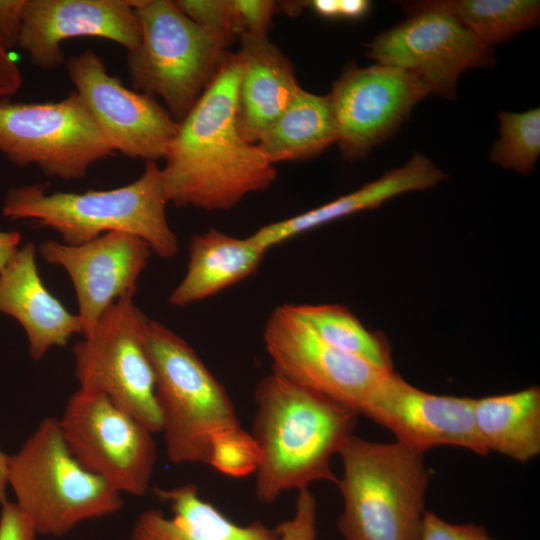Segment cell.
<instances>
[{
    "label": "cell",
    "instance_id": "d6a6232c",
    "mask_svg": "<svg viewBox=\"0 0 540 540\" xmlns=\"http://www.w3.org/2000/svg\"><path fill=\"white\" fill-rule=\"evenodd\" d=\"M0 540H36L37 532L16 503L1 504Z\"/></svg>",
    "mask_w": 540,
    "mask_h": 540
},
{
    "label": "cell",
    "instance_id": "9c48e42d",
    "mask_svg": "<svg viewBox=\"0 0 540 540\" xmlns=\"http://www.w3.org/2000/svg\"><path fill=\"white\" fill-rule=\"evenodd\" d=\"M113 153L76 91L59 101H0V154L15 166L78 180Z\"/></svg>",
    "mask_w": 540,
    "mask_h": 540
},
{
    "label": "cell",
    "instance_id": "6da1fadb",
    "mask_svg": "<svg viewBox=\"0 0 540 540\" xmlns=\"http://www.w3.org/2000/svg\"><path fill=\"white\" fill-rule=\"evenodd\" d=\"M240 73L238 53L226 51L201 96L179 122L162 168L169 203L226 211L276 180L275 165L239 132Z\"/></svg>",
    "mask_w": 540,
    "mask_h": 540
},
{
    "label": "cell",
    "instance_id": "5bb4252c",
    "mask_svg": "<svg viewBox=\"0 0 540 540\" xmlns=\"http://www.w3.org/2000/svg\"><path fill=\"white\" fill-rule=\"evenodd\" d=\"M430 89L416 74L374 64L350 67L327 95L343 156L358 159L389 139Z\"/></svg>",
    "mask_w": 540,
    "mask_h": 540
},
{
    "label": "cell",
    "instance_id": "d590c367",
    "mask_svg": "<svg viewBox=\"0 0 540 540\" xmlns=\"http://www.w3.org/2000/svg\"><path fill=\"white\" fill-rule=\"evenodd\" d=\"M21 235L18 232L0 231V270L19 249Z\"/></svg>",
    "mask_w": 540,
    "mask_h": 540
},
{
    "label": "cell",
    "instance_id": "ba28073f",
    "mask_svg": "<svg viewBox=\"0 0 540 540\" xmlns=\"http://www.w3.org/2000/svg\"><path fill=\"white\" fill-rule=\"evenodd\" d=\"M135 293L115 301L94 327L72 347L80 388L99 392L153 433L162 416L155 377L142 343L149 318L134 302Z\"/></svg>",
    "mask_w": 540,
    "mask_h": 540
},
{
    "label": "cell",
    "instance_id": "836d02e7",
    "mask_svg": "<svg viewBox=\"0 0 540 540\" xmlns=\"http://www.w3.org/2000/svg\"><path fill=\"white\" fill-rule=\"evenodd\" d=\"M26 0H0V45L6 50L18 46Z\"/></svg>",
    "mask_w": 540,
    "mask_h": 540
},
{
    "label": "cell",
    "instance_id": "1f68e13d",
    "mask_svg": "<svg viewBox=\"0 0 540 540\" xmlns=\"http://www.w3.org/2000/svg\"><path fill=\"white\" fill-rule=\"evenodd\" d=\"M417 540H495L475 524H451L425 511Z\"/></svg>",
    "mask_w": 540,
    "mask_h": 540
},
{
    "label": "cell",
    "instance_id": "8992f818",
    "mask_svg": "<svg viewBox=\"0 0 540 540\" xmlns=\"http://www.w3.org/2000/svg\"><path fill=\"white\" fill-rule=\"evenodd\" d=\"M142 343L155 377L168 459L208 464L213 437L240 425L230 396L194 349L166 325L149 319Z\"/></svg>",
    "mask_w": 540,
    "mask_h": 540
},
{
    "label": "cell",
    "instance_id": "e575fe53",
    "mask_svg": "<svg viewBox=\"0 0 540 540\" xmlns=\"http://www.w3.org/2000/svg\"><path fill=\"white\" fill-rule=\"evenodd\" d=\"M22 74L16 63L0 45V101L8 99L22 86Z\"/></svg>",
    "mask_w": 540,
    "mask_h": 540
},
{
    "label": "cell",
    "instance_id": "ffe728a7",
    "mask_svg": "<svg viewBox=\"0 0 540 540\" xmlns=\"http://www.w3.org/2000/svg\"><path fill=\"white\" fill-rule=\"evenodd\" d=\"M444 174L427 157L415 154L406 164L390 170L357 190L317 208L265 225L249 236L268 251L316 227L339 218L375 208L406 192L425 190L438 184Z\"/></svg>",
    "mask_w": 540,
    "mask_h": 540
},
{
    "label": "cell",
    "instance_id": "44dd1931",
    "mask_svg": "<svg viewBox=\"0 0 540 540\" xmlns=\"http://www.w3.org/2000/svg\"><path fill=\"white\" fill-rule=\"evenodd\" d=\"M155 495L170 505L172 517L147 509L137 517L130 540H276V529L260 522L241 526L202 499L198 486L183 484L155 488Z\"/></svg>",
    "mask_w": 540,
    "mask_h": 540
},
{
    "label": "cell",
    "instance_id": "4fadbf2b",
    "mask_svg": "<svg viewBox=\"0 0 540 540\" xmlns=\"http://www.w3.org/2000/svg\"><path fill=\"white\" fill-rule=\"evenodd\" d=\"M378 64L418 75L431 93L456 99L461 74L495 64L492 48L478 40L449 14L421 11L365 44Z\"/></svg>",
    "mask_w": 540,
    "mask_h": 540
},
{
    "label": "cell",
    "instance_id": "f35d334b",
    "mask_svg": "<svg viewBox=\"0 0 540 540\" xmlns=\"http://www.w3.org/2000/svg\"><path fill=\"white\" fill-rule=\"evenodd\" d=\"M9 456L0 450V504L7 501L6 499V489L8 487L7 482V470Z\"/></svg>",
    "mask_w": 540,
    "mask_h": 540
},
{
    "label": "cell",
    "instance_id": "30bf717a",
    "mask_svg": "<svg viewBox=\"0 0 540 540\" xmlns=\"http://www.w3.org/2000/svg\"><path fill=\"white\" fill-rule=\"evenodd\" d=\"M75 458L123 494L143 496L150 489L157 446L137 418L105 395L79 388L58 419Z\"/></svg>",
    "mask_w": 540,
    "mask_h": 540
},
{
    "label": "cell",
    "instance_id": "7c38bea8",
    "mask_svg": "<svg viewBox=\"0 0 540 540\" xmlns=\"http://www.w3.org/2000/svg\"><path fill=\"white\" fill-rule=\"evenodd\" d=\"M66 70L114 152L145 162L166 158L179 123L154 97L125 87L91 49L70 57Z\"/></svg>",
    "mask_w": 540,
    "mask_h": 540
},
{
    "label": "cell",
    "instance_id": "52a82bcc",
    "mask_svg": "<svg viewBox=\"0 0 540 540\" xmlns=\"http://www.w3.org/2000/svg\"><path fill=\"white\" fill-rule=\"evenodd\" d=\"M141 39L127 52L133 90L159 96L176 122L195 105L226 52L170 0H136Z\"/></svg>",
    "mask_w": 540,
    "mask_h": 540
},
{
    "label": "cell",
    "instance_id": "7402d4cb",
    "mask_svg": "<svg viewBox=\"0 0 540 540\" xmlns=\"http://www.w3.org/2000/svg\"><path fill=\"white\" fill-rule=\"evenodd\" d=\"M266 252L249 236L238 238L213 228L192 235L185 275L168 302L184 307L218 294L255 274Z\"/></svg>",
    "mask_w": 540,
    "mask_h": 540
},
{
    "label": "cell",
    "instance_id": "83f0119b",
    "mask_svg": "<svg viewBox=\"0 0 540 540\" xmlns=\"http://www.w3.org/2000/svg\"><path fill=\"white\" fill-rule=\"evenodd\" d=\"M260 461L258 443L240 425L225 429L212 439L208 465L226 476L243 478L256 473Z\"/></svg>",
    "mask_w": 540,
    "mask_h": 540
},
{
    "label": "cell",
    "instance_id": "4dcf8cb0",
    "mask_svg": "<svg viewBox=\"0 0 540 540\" xmlns=\"http://www.w3.org/2000/svg\"><path fill=\"white\" fill-rule=\"evenodd\" d=\"M240 36H267L277 3L269 0H231Z\"/></svg>",
    "mask_w": 540,
    "mask_h": 540
},
{
    "label": "cell",
    "instance_id": "4316f807",
    "mask_svg": "<svg viewBox=\"0 0 540 540\" xmlns=\"http://www.w3.org/2000/svg\"><path fill=\"white\" fill-rule=\"evenodd\" d=\"M499 138L491 151V160L503 168L529 174L540 154V109L515 113L499 111Z\"/></svg>",
    "mask_w": 540,
    "mask_h": 540
},
{
    "label": "cell",
    "instance_id": "ac0fdd59",
    "mask_svg": "<svg viewBox=\"0 0 540 540\" xmlns=\"http://www.w3.org/2000/svg\"><path fill=\"white\" fill-rule=\"evenodd\" d=\"M35 255V245L26 243L0 270V312L22 325L31 357L41 360L50 349L83 334V328L78 315L69 312L42 282Z\"/></svg>",
    "mask_w": 540,
    "mask_h": 540
},
{
    "label": "cell",
    "instance_id": "7a4b0ae2",
    "mask_svg": "<svg viewBox=\"0 0 540 540\" xmlns=\"http://www.w3.org/2000/svg\"><path fill=\"white\" fill-rule=\"evenodd\" d=\"M250 432L259 445L255 495L272 504L289 490L315 481L337 485L331 457L353 435L357 413L272 370L254 389Z\"/></svg>",
    "mask_w": 540,
    "mask_h": 540
},
{
    "label": "cell",
    "instance_id": "9a60e30c",
    "mask_svg": "<svg viewBox=\"0 0 540 540\" xmlns=\"http://www.w3.org/2000/svg\"><path fill=\"white\" fill-rule=\"evenodd\" d=\"M39 253L69 275L84 336L115 301L136 293L153 252L143 239L114 231L79 245L47 240L40 244Z\"/></svg>",
    "mask_w": 540,
    "mask_h": 540
},
{
    "label": "cell",
    "instance_id": "277c9868",
    "mask_svg": "<svg viewBox=\"0 0 540 540\" xmlns=\"http://www.w3.org/2000/svg\"><path fill=\"white\" fill-rule=\"evenodd\" d=\"M338 454L344 507L337 527L344 539L417 540L429 481L424 453L353 434Z\"/></svg>",
    "mask_w": 540,
    "mask_h": 540
},
{
    "label": "cell",
    "instance_id": "8d00e7d4",
    "mask_svg": "<svg viewBox=\"0 0 540 540\" xmlns=\"http://www.w3.org/2000/svg\"><path fill=\"white\" fill-rule=\"evenodd\" d=\"M370 2L366 0H338V17L358 18L369 9Z\"/></svg>",
    "mask_w": 540,
    "mask_h": 540
},
{
    "label": "cell",
    "instance_id": "f546056e",
    "mask_svg": "<svg viewBox=\"0 0 540 540\" xmlns=\"http://www.w3.org/2000/svg\"><path fill=\"white\" fill-rule=\"evenodd\" d=\"M316 501L309 488L298 491L295 513L275 529L276 540H314L316 536Z\"/></svg>",
    "mask_w": 540,
    "mask_h": 540
},
{
    "label": "cell",
    "instance_id": "603a6c76",
    "mask_svg": "<svg viewBox=\"0 0 540 540\" xmlns=\"http://www.w3.org/2000/svg\"><path fill=\"white\" fill-rule=\"evenodd\" d=\"M477 433L489 451L527 463L540 453V390L473 398Z\"/></svg>",
    "mask_w": 540,
    "mask_h": 540
},
{
    "label": "cell",
    "instance_id": "d6986e66",
    "mask_svg": "<svg viewBox=\"0 0 540 540\" xmlns=\"http://www.w3.org/2000/svg\"><path fill=\"white\" fill-rule=\"evenodd\" d=\"M236 122L242 137L256 144L301 89L286 55L267 36L243 34Z\"/></svg>",
    "mask_w": 540,
    "mask_h": 540
},
{
    "label": "cell",
    "instance_id": "3957f363",
    "mask_svg": "<svg viewBox=\"0 0 540 540\" xmlns=\"http://www.w3.org/2000/svg\"><path fill=\"white\" fill-rule=\"evenodd\" d=\"M168 203L162 168L146 162L140 177L109 190L47 193L41 184L12 187L2 214L48 227L68 245L83 244L108 232H126L147 242L157 256L170 259L178 253L179 242L166 217Z\"/></svg>",
    "mask_w": 540,
    "mask_h": 540
},
{
    "label": "cell",
    "instance_id": "f1b7e54d",
    "mask_svg": "<svg viewBox=\"0 0 540 540\" xmlns=\"http://www.w3.org/2000/svg\"><path fill=\"white\" fill-rule=\"evenodd\" d=\"M176 6L200 28L226 46L240 30L231 0H176Z\"/></svg>",
    "mask_w": 540,
    "mask_h": 540
},
{
    "label": "cell",
    "instance_id": "8fae6325",
    "mask_svg": "<svg viewBox=\"0 0 540 540\" xmlns=\"http://www.w3.org/2000/svg\"><path fill=\"white\" fill-rule=\"evenodd\" d=\"M266 352L275 370L361 414L393 372L363 357L336 349L320 340L292 311L278 306L263 329Z\"/></svg>",
    "mask_w": 540,
    "mask_h": 540
},
{
    "label": "cell",
    "instance_id": "cb8c5ba5",
    "mask_svg": "<svg viewBox=\"0 0 540 540\" xmlns=\"http://www.w3.org/2000/svg\"><path fill=\"white\" fill-rule=\"evenodd\" d=\"M336 140V125L327 95L301 88L256 144L275 165L314 157Z\"/></svg>",
    "mask_w": 540,
    "mask_h": 540
},
{
    "label": "cell",
    "instance_id": "74e56055",
    "mask_svg": "<svg viewBox=\"0 0 540 540\" xmlns=\"http://www.w3.org/2000/svg\"><path fill=\"white\" fill-rule=\"evenodd\" d=\"M309 5L321 16L338 17V0H314Z\"/></svg>",
    "mask_w": 540,
    "mask_h": 540
},
{
    "label": "cell",
    "instance_id": "2e32d148",
    "mask_svg": "<svg viewBox=\"0 0 540 540\" xmlns=\"http://www.w3.org/2000/svg\"><path fill=\"white\" fill-rule=\"evenodd\" d=\"M362 415L382 425L396 441L424 453L449 445L485 456L474 422L473 398L422 391L391 372L372 395Z\"/></svg>",
    "mask_w": 540,
    "mask_h": 540
},
{
    "label": "cell",
    "instance_id": "d4e9b609",
    "mask_svg": "<svg viewBox=\"0 0 540 540\" xmlns=\"http://www.w3.org/2000/svg\"><path fill=\"white\" fill-rule=\"evenodd\" d=\"M401 4L409 15L421 11L449 14L489 47L535 27L540 17V2L535 0H430Z\"/></svg>",
    "mask_w": 540,
    "mask_h": 540
},
{
    "label": "cell",
    "instance_id": "e0dca14e",
    "mask_svg": "<svg viewBox=\"0 0 540 540\" xmlns=\"http://www.w3.org/2000/svg\"><path fill=\"white\" fill-rule=\"evenodd\" d=\"M136 0H26L18 47L30 62L53 70L65 61L62 44L96 37L121 45L127 52L140 43Z\"/></svg>",
    "mask_w": 540,
    "mask_h": 540
},
{
    "label": "cell",
    "instance_id": "5b68a950",
    "mask_svg": "<svg viewBox=\"0 0 540 540\" xmlns=\"http://www.w3.org/2000/svg\"><path fill=\"white\" fill-rule=\"evenodd\" d=\"M7 482L38 535L64 536L84 521L115 514L124 504L120 492L75 458L53 417L43 419L9 456Z\"/></svg>",
    "mask_w": 540,
    "mask_h": 540
},
{
    "label": "cell",
    "instance_id": "484cf974",
    "mask_svg": "<svg viewBox=\"0 0 540 540\" xmlns=\"http://www.w3.org/2000/svg\"><path fill=\"white\" fill-rule=\"evenodd\" d=\"M292 311L324 343L392 369L390 348L380 335L338 304H289Z\"/></svg>",
    "mask_w": 540,
    "mask_h": 540
}]
</instances>
